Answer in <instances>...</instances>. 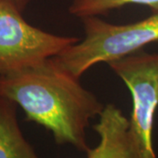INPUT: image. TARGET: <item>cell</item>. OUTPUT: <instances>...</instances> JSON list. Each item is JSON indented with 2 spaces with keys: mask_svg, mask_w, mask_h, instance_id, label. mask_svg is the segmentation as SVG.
<instances>
[{
  "mask_svg": "<svg viewBox=\"0 0 158 158\" xmlns=\"http://www.w3.org/2000/svg\"><path fill=\"white\" fill-rule=\"evenodd\" d=\"M0 96L22 108L27 121L50 131L56 144H69L85 154L90 149L86 136L90 119L105 107L53 58L0 76Z\"/></svg>",
  "mask_w": 158,
  "mask_h": 158,
  "instance_id": "6da1fadb",
  "label": "cell"
},
{
  "mask_svg": "<svg viewBox=\"0 0 158 158\" xmlns=\"http://www.w3.org/2000/svg\"><path fill=\"white\" fill-rule=\"evenodd\" d=\"M82 21L84 39L52 57L60 68L79 79L99 62L109 63L158 42V12L126 25L111 24L98 16Z\"/></svg>",
  "mask_w": 158,
  "mask_h": 158,
  "instance_id": "7a4b0ae2",
  "label": "cell"
},
{
  "mask_svg": "<svg viewBox=\"0 0 158 158\" xmlns=\"http://www.w3.org/2000/svg\"><path fill=\"white\" fill-rule=\"evenodd\" d=\"M80 40L33 27L15 6L6 0H0V76L56 56Z\"/></svg>",
  "mask_w": 158,
  "mask_h": 158,
  "instance_id": "3957f363",
  "label": "cell"
},
{
  "mask_svg": "<svg viewBox=\"0 0 158 158\" xmlns=\"http://www.w3.org/2000/svg\"><path fill=\"white\" fill-rule=\"evenodd\" d=\"M107 64L130 90V128L141 158H157L153 127L158 107V54L135 53Z\"/></svg>",
  "mask_w": 158,
  "mask_h": 158,
  "instance_id": "277c9868",
  "label": "cell"
},
{
  "mask_svg": "<svg viewBox=\"0 0 158 158\" xmlns=\"http://www.w3.org/2000/svg\"><path fill=\"white\" fill-rule=\"evenodd\" d=\"M93 129L99 141L86 153V158H141L129 118L115 105L105 106Z\"/></svg>",
  "mask_w": 158,
  "mask_h": 158,
  "instance_id": "5b68a950",
  "label": "cell"
},
{
  "mask_svg": "<svg viewBox=\"0 0 158 158\" xmlns=\"http://www.w3.org/2000/svg\"><path fill=\"white\" fill-rule=\"evenodd\" d=\"M17 106L0 96V158H40L20 130Z\"/></svg>",
  "mask_w": 158,
  "mask_h": 158,
  "instance_id": "8992f818",
  "label": "cell"
},
{
  "mask_svg": "<svg viewBox=\"0 0 158 158\" xmlns=\"http://www.w3.org/2000/svg\"><path fill=\"white\" fill-rule=\"evenodd\" d=\"M128 5L148 6L154 12H158V0H73L69 11L74 16L83 19L103 15Z\"/></svg>",
  "mask_w": 158,
  "mask_h": 158,
  "instance_id": "52a82bcc",
  "label": "cell"
},
{
  "mask_svg": "<svg viewBox=\"0 0 158 158\" xmlns=\"http://www.w3.org/2000/svg\"><path fill=\"white\" fill-rule=\"evenodd\" d=\"M6 1L11 3L12 6H15L18 10L21 12L25 11V9L28 6L29 2H30V0H6Z\"/></svg>",
  "mask_w": 158,
  "mask_h": 158,
  "instance_id": "ba28073f",
  "label": "cell"
}]
</instances>
